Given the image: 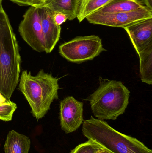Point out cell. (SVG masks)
Returning <instances> with one entry per match:
<instances>
[{"instance_id":"obj_1","label":"cell","mask_w":152,"mask_h":153,"mask_svg":"<svg viewBox=\"0 0 152 153\" xmlns=\"http://www.w3.org/2000/svg\"><path fill=\"white\" fill-rule=\"evenodd\" d=\"M21 58L9 18L0 10V93L10 100L18 84Z\"/></svg>"},{"instance_id":"obj_2","label":"cell","mask_w":152,"mask_h":153,"mask_svg":"<svg viewBox=\"0 0 152 153\" xmlns=\"http://www.w3.org/2000/svg\"><path fill=\"white\" fill-rule=\"evenodd\" d=\"M59 78L41 69L36 75L26 70L22 71L18 89L30 106L33 116L37 120L45 117L54 100L59 98Z\"/></svg>"},{"instance_id":"obj_3","label":"cell","mask_w":152,"mask_h":153,"mask_svg":"<svg viewBox=\"0 0 152 153\" xmlns=\"http://www.w3.org/2000/svg\"><path fill=\"white\" fill-rule=\"evenodd\" d=\"M83 135L111 153H152L138 139L115 130L106 121L91 116L84 120Z\"/></svg>"},{"instance_id":"obj_4","label":"cell","mask_w":152,"mask_h":153,"mask_svg":"<svg viewBox=\"0 0 152 153\" xmlns=\"http://www.w3.org/2000/svg\"><path fill=\"white\" fill-rule=\"evenodd\" d=\"M100 83L97 90L84 100L90 102L96 118L115 120L127 108L130 91L120 81L102 79Z\"/></svg>"},{"instance_id":"obj_5","label":"cell","mask_w":152,"mask_h":153,"mask_svg":"<svg viewBox=\"0 0 152 153\" xmlns=\"http://www.w3.org/2000/svg\"><path fill=\"white\" fill-rule=\"evenodd\" d=\"M104 51L102 39L95 35L76 37L59 47L62 56L77 64L93 60Z\"/></svg>"},{"instance_id":"obj_6","label":"cell","mask_w":152,"mask_h":153,"mask_svg":"<svg viewBox=\"0 0 152 153\" xmlns=\"http://www.w3.org/2000/svg\"><path fill=\"white\" fill-rule=\"evenodd\" d=\"M18 30L23 40L32 49L38 53L45 52L39 6H31L27 10Z\"/></svg>"},{"instance_id":"obj_7","label":"cell","mask_w":152,"mask_h":153,"mask_svg":"<svg viewBox=\"0 0 152 153\" xmlns=\"http://www.w3.org/2000/svg\"><path fill=\"white\" fill-rule=\"evenodd\" d=\"M151 18H152V10L145 6L128 12L104 13L96 12L86 19L93 24L123 28Z\"/></svg>"},{"instance_id":"obj_8","label":"cell","mask_w":152,"mask_h":153,"mask_svg":"<svg viewBox=\"0 0 152 153\" xmlns=\"http://www.w3.org/2000/svg\"><path fill=\"white\" fill-rule=\"evenodd\" d=\"M84 103L72 96H68L60 104V120L62 129L66 134L75 132L84 122Z\"/></svg>"},{"instance_id":"obj_9","label":"cell","mask_w":152,"mask_h":153,"mask_svg":"<svg viewBox=\"0 0 152 153\" xmlns=\"http://www.w3.org/2000/svg\"><path fill=\"white\" fill-rule=\"evenodd\" d=\"M39 7L45 53H50L59 39L61 27L55 23L53 12L43 4Z\"/></svg>"},{"instance_id":"obj_10","label":"cell","mask_w":152,"mask_h":153,"mask_svg":"<svg viewBox=\"0 0 152 153\" xmlns=\"http://www.w3.org/2000/svg\"><path fill=\"white\" fill-rule=\"evenodd\" d=\"M137 54L152 44V18L123 28Z\"/></svg>"},{"instance_id":"obj_11","label":"cell","mask_w":152,"mask_h":153,"mask_svg":"<svg viewBox=\"0 0 152 153\" xmlns=\"http://www.w3.org/2000/svg\"><path fill=\"white\" fill-rule=\"evenodd\" d=\"M30 145L29 137L12 130L7 135L4 149L5 153H29Z\"/></svg>"},{"instance_id":"obj_12","label":"cell","mask_w":152,"mask_h":153,"mask_svg":"<svg viewBox=\"0 0 152 153\" xmlns=\"http://www.w3.org/2000/svg\"><path fill=\"white\" fill-rule=\"evenodd\" d=\"M145 6L142 0H113L97 12L104 13L128 12Z\"/></svg>"},{"instance_id":"obj_13","label":"cell","mask_w":152,"mask_h":153,"mask_svg":"<svg viewBox=\"0 0 152 153\" xmlns=\"http://www.w3.org/2000/svg\"><path fill=\"white\" fill-rule=\"evenodd\" d=\"M78 0H45L43 5L54 13L60 12L65 14L69 20L77 17Z\"/></svg>"},{"instance_id":"obj_14","label":"cell","mask_w":152,"mask_h":153,"mask_svg":"<svg viewBox=\"0 0 152 153\" xmlns=\"http://www.w3.org/2000/svg\"><path fill=\"white\" fill-rule=\"evenodd\" d=\"M140 60V77L143 82L152 84V44L137 54Z\"/></svg>"},{"instance_id":"obj_15","label":"cell","mask_w":152,"mask_h":153,"mask_svg":"<svg viewBox=\"0 0 152 153\" xmlns=\"http://www.w3.org/2000/svg\"><path fill=\"white\" fill-rule=\"evenodd\" d=\"M113 0H78L77 17L79 22Z\"/></svg>"},{"instance_id":"obj_16","label":"cell","mask_w":152,"mask_h":153,"mask_svg":"<svg viewBox=\"0 0 152 153\" xmlns=\"http://www.w3.org/2000/svg\"><path fill=\"white\" fill-rule=\"evenodd\" d=\"M17 108V104L10 100L0 103V120L4 121H11Z\"/></svg>"},{"instance_id":"obj_17","label":"cell","mask_w":152,"mask_h":153,"mask_svg":"<svg viewBox=\"0 0 152 153\" xmlns=\"http://www.w3.org/2000/svg\"><path fill=\"white\" fill-rule=\"evenodd\" d=\"M102 147L96 143L88 140L76 146L70 153H96Z\"/></svg>"},{"instance_id":"obj_18","label":"cell","mask_w":152,"mask_h":153,"mask_svg":"<svg viewBox=\"0 0 152 153\" xmlns=\"http://www.w3.org/2000/svg\"><path fill=\"white\" fill-rule=\"evenodd\" d=\"M54 18L55 23L59 26L65 22L68 19V18L65 14L60 12L54 13Z\"/></svg>"},{"instance_id":"obj_19","label":"cell","mask_w":152,"mask_h":153,"mask_svg":"<svg viewBox=\"0 0 152 153\" xmlns=\"http://www.w3.org/2000/svg\"><path fill=\"white\" fill-rule=\"evenodd\" d=\"M20 5L33 6L31 0H10Z\"/></svg>"},{"instance_id":"obj_20","label":"cell","mask_w":152,"mask_h":153,"mask_svg":"<svg viewBox=\"0 0 152 153\" xmlns=\"http://www.w3.org/2000/svg\"><path fill=\"white\" fill-rule=\"evenodd\" d=\"M33 6H40L43 4L45 0H31Z\"/></svg>"},{"instance_id":"obj_21","label":"cell","mask_w":152,"mask_h":153,"mask_svg":"<svg viewBox=\"0 0 152 153\" xmlns=\"http://www.w3.org/2000/svg\"><path fill=\"white\" fill-rule=\"evenodd\" d=\"M145 6L152 10V0H142Z\"/></svg>"},{"instance_id":"obj_22","label":"cell","mask_w":152,"mask_h":153,"mask_svg":"<svg viewBox=\"0 0 152 153\" xmlns=\"http://www.w3.org/2000/svg\"><path fill=\"white\" fill-rule=\"evenodd\" d=\"M7 99L0 93V103H3L7 100Z\"/></svg>"},{"instance_id":"obj_23","label":"cell","mask_w":152,"mask_h":153,"mask_svg":"<svg viewBox=\"0 0 152 153\" xmlns=\"http://www.w3.org/2000/svg\"><path fill=\"white\" fill-rule=\"evenodd\" d=\"M97 153H111L108 151H106L105 149L103 148H101L97 152Z\"/></svg>"},{"instance_id":"obj_24","label":"cell","mask_w":152,"mask_h":153,"mask_svg":"<svg viewBox=\"0 0 152 153\" xmlns=\"http://www.w3.org/2000/svg\"><path fill=\"white\" fill-rule=\"evenodd\" d=\"M2 0H0V10L3 9L2 5Z\"/></svg>"},{"instance_id":"obj_25","label":"cell","mask_w":152,"mask_h":153,"mask_svg":"<svg viewBox=\"0 0 152 153\" xmlns=\"http://www.w3.org/2000/svg\"></svg>"}]
</instances>
